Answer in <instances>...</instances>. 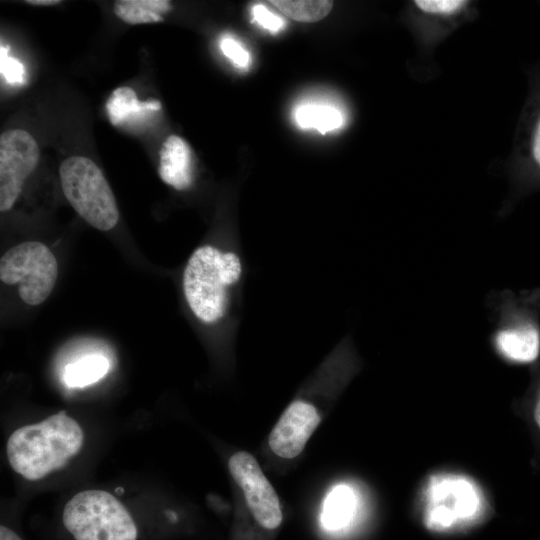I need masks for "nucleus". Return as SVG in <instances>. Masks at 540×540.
<instances>
[{
	"instance_id": "nucleus-1",
	"label": "nucleus",
	"mask_w": 540,
	"mask_h": 540,
	"mask_svg": "<svg viewBox=\"0 0 540 540\" xmlns=\"http://www.w3.org/2000/svg\"><path fill=\"white\" fill-rule=\"evenodd\" d=\"M246 272L245 257L237 244L197 247L182 275L183 295L193 316L208 326L236 323Z\"/></svg>"
},
{
	"instance_id": "nucleus-2",
	"label": "nucleus",
	"mask_w": 540,
	"mask_h": 540,
	"mask_svg": "<svg viewBox=\"0 0 540 540\" xmlns=\"http://www.w3.org/2000/svg\"><path fill=\"white\" fill-rule=\"evenodd\" d=\"M79 424L64 411L15 430L6 453L13 470L28 480H39L62 468L83 445Z\"/></svg>"
},
{
	"instance_id": "nucleus-3",
	"label": "nucleus",
	"mask_w": 540,
	"mask_h": 540,
	"mask_svg": "<svg viewBox=\"0 0 540 540\" xmlns=\"http://www.w3.org/2000/svg\"><path fill=\"white\" fill-rule=\"evenodd\" d=\"M75 540H136L137 528L127 509L110 493L86 490L74 495L62 515Z\"/></svg>"
},
{
	"instance_id": "nucleus-4",
	"label": "nucleus",
	"mask_w": 540,
	"mask_h": 540,
	"mask_svg": "<svg viewBox=\"0 0 540 540\" xmlns=\"http://www.w3.org/2000/svg\"><path fill=\"white\" fill-rule=\"evenodd\" d=\"M63 193L73 209L91 226L112 229L119 211L114 194L99 167L84 156H71L59 168Z\"/></svg>"
},
{
	"instance_id": "nucleus-5",
	"label": "nucleus",
	"mask_w": 540,
	"mask_h": 540,
	"mask_svg": "<svg viewBox=\"0 0 540 540\" xmlns=\"http://www.w3.org/2000/svg\"><path fill=\"white\" fill-rule=\"evenodd\" d=\"M57 276V260L41 242L18 244L0 259L1 281L8 285L18 284L19 296L28 305L44 302L52 292Z\"/></svg>"
},
{
	"instance_id": "nucleus-6",
	"label": "nucleus",
	"mask_w": 540,
	"mask_h": 540,
	"mask_svg": "<svg viewBox=\"0 0 540 540\" xmlns=\"http://www.w3.org/2000/svg\"><path fill=\"white\" fill-rule=\"evenodd\" d=\"M481 507L478 487L467 477L437 474L425 488L424 522L431 530H444L473 518Z\"/></svg>"
},
{
	"instance_id": "nucleus-7",
	"label": "nucleus",
	"mask_w": 540,
	"mask_h": 540,
	"mask_svg": "<svg viewBox=\"0 0 540 540\" xmlns=\"http://www.w3.org/2000/svg\"><path fill=\"white\" fill-rule=\"evenodd\" d=\"M228 467L258 524L269 530L278 528L283 520L280 501L256 458L239 451L230 457Z\"/></svg>"
},
{
	"instance_id": "nucleus-8",
	"label": "nucleus",
	"mask_w": 540,
	"mask_h": 540,
	"mask_svg": "<svg viewBox=\"0 0 540 540\" xmlns=\"http://www.w3.org/2000/svg\"><path fill=\"white\" fill-rule=\"evenodd\" d=\"M39 148L34 137L22 129L5 131L0 137V211L12 208L26 178L35 169Z\"/></svg>"
},
{
	"instance_id": "nucleus-9",
	"label": "nucleus",
	"mask_w": 540,
	"mask_h": 540,
	"mask_svg": "<svg viewBox=\"0 0 540 540\" xmlns=\"http://www.w3.org/2000/svg\"><path fill=\"white\" fill-rule=\"evenodd\" d=\"M321 420L316 407L296 399L289 404L269 434L268 444L278 457L293 459L304 449Z\"/></svg>"
},
{
	"instance_id": "nucleus-10",
	"label": "nucleus",
	"mask_w": 540,
	"mask_h": 540,
	"mask_svg": "<svg viewBox=\"0 0 540 540\" xmlns=\"http://www.w3.org/2000/svg\"><path fill=\"white\" fill-rule=\"evenodd\" d=\"M158 172L166 184L185 190L193 181L192 157L188 144L177 135H170L159 153Z\"/></svg>"
},
{
	"instance_id": "nucleus-11",
	"label": "nucleus",
	"mask_w": 540,
	"mask_h": 540,
	"mask_svg": "<svg viewBox=\"0 0 540 540\" xmlns=\"http://www.w3.org/2000/svg\"><path fill=\"white\" fill-rule=\"evenodd\" d=\"M495 344L507 359L528 363L534 361L540 351V333L532 324L509 327L497 332Z\"/></svg>"
},
{
	"instance_id": "nucleus-12",
	"label": "nucleus",
	"mask_w": 540,
	"mask_h": 540,
	"mask_svg": "<svg viewBox=\"0 0 540 540\" xmlns=\"http://www.w3.org/2000/svg\"><path fill=\"white\" fill-rule=\"evenodd\" d=\"M160 108L161 103L156 99L138 100L135 91L128 86L115 89L106 103L108 119L114 126L141 121Z\"/></svg>"
},
{
	"instance_id": "nucleus-13",
	"label": "nucleus",
	"mask_w": 540,
	"mask_h": 540,
	"mask_svg": "<svg viewBox=\"0 0 540 540\" xmlns=\"http://www.w3.org/2000/svg\"><path fill=\"white\" fill-rule=\"evenodd\" d=\"M293 115L299 127L314 129L322 134L337 130L344 123L341 110L326 104H302L296 107Z\"/></svg>"
},
{
	"instance_id": "nucleus-14",
	"label": "nucleus",
	"mask_w": 540,
	"mask_h": 540,
	"mask_svg": "<svg viewBox=\"0 0 540 540\" xmlns=\"http://www.w3.org/2000/svg\"><path fill=\"white\" fill-rule=\"evenodd\" d=\"M356 508L353 491L346 485L336 486L325 499L321 521L325 528L338 530L349 523Z\"/></svg>"
},
{
	"instance_id": "nucleus-15",
	"label": "nucleus",
	"mask_w": 540,
	"mask_h": 540,
	"mask_svg": "<svg viewBox=\"0 0 540 540\" xmlns=\"http://www.w3.org/2000/svg\"><path fill=\"white\" fill-rule=\"evenodd\" d=\"M171 8L167 0H120L114 4L116 16L131 25L161 22Z\"/></svg>"
},
{
	"instance_id": "nucleus-16",
	"label": "nucleus",
	"mask_w": 540,
	"mask_h": 540,
	"mask_svg": "<svg viewBox=\"0 0 540 540\" xmlns=\"http://www.w3.org/2000/svg\"><path fill=\"white\" fill-rule=\"evenodd\" d=\"M109 370L106 357L93 354L84 356L66 366L63 379L69 387H85L96 383Z\"/></svg>"
},
{
	"instance_id": "nucleus-17",
	"label": "nucleus",
	"mask_w": 540,
	"mask_h": 540,
	"mask_svg": "<svg viewBox=\"0 0 540 540\" xmlns=\"http://www.w3.org/2000/svg\"><path fill=\"white\" fill-rule=\"evenodd\" d=\"M270 3L288 18L306 23L323 19L333 6V2L327 0H272Z\"/></svg>"
},
{
	"instance_id": "nucleus-18",
	"label": "nucleus",
	"mask_w": 540,
	"mask_h": 540,
	"mask_svg": "<svg viewBox=\"0 0 540 540\" xmlns=\"http://www.w3.org/2000/svg\"><path fill=\"white\" fill-rule=\"evenodd\" d=\"M0 72L5 81L10 85H20L25 79L23 64L14 57L8 55V47L1 45L0 48Z\"/></svg>"
},
{
	"instance_id": "nucleus-19",
	"label": "nucleus",
	"mask_w": 540,
	"mask_h": 540,
	"mask_svg": "<svg viewBox=\"0 0 540 540\" xmlns=\"http://www.w3.org/2000/svg\"><path fill=\"white\" fill-rule=\"evenodd\" d=\"M222 53L235 65L241 68L247 67L250 62L248 51L233 37L224 36L220 40Z\"/></svg>"
},
{
	"instance_id": "nucleus-20",
	"label": "nucleus",
	"mask_w": 540,
	"mask_h": 540,
	"mask_svg": "<svg viewBox=\"0 0 540 540\" xmlns=\"http://www.w3.org/2000/svg\"><path fill=\"white\" fill-rule=\"evenodd\" d=\"M466 1L462 0H416L415 5L426 13L452 14L463 6Z\"/></svg>"
},
{
	"instance_id": "nucleus-21",
	"label": "nucleus",
	"mask_w": 540,
	"mask_h": 540,
	"mask_svg": "<svg viewBox=\"0 0 540 540\" xmlns=\"http://www.w3.org/2000/svg\"><path fill=\"white\" fill-rule=\"evenodd\" d=\"M252 16L262 28L273 33L280 31L285 26V22L280 16L272 13L262 4H256L252 7Z\"/></svg>"
},
{
	"instance_id": "nucleus-22",
	"label": "nucleus",
	"mask_w": 540,
	"mask_h": 540,
	"mask_svg": "<svg viewBox=\"0 0 540 540\" xmlns=\"http://www.w3.org/2000/svg\"><path fill=\"white\" fill-rule=\"evenodd\" d=\"M532 155L536 163L540 166V117L538 119L532 141Z\"/></svg>"
},
{
	"instance_id": "nucleus-23",
	"label": "nucleus",
	"mask_w": 540,
	"mask_h": 540,
	"mask_svg": "<svg viewBox=\"0 0 540 540\" xmlns=\"http://www.w3.org/2000/svg\"><path fill=\"white\" fill-rule=\"evenodd\" d=\"M0 540H22L15 532L6 526L0 527Z\"/></svg>"
},
{
	"instance_id": "nucleus-24",
	"label": "nucleus",
	"mask_w": 540,
	"mask_h": 540,
	"mask_svg": "<svg viewBox=\"0 0 540 540\" xmlns=\"http://www.w3.org/2000/svg\"><path fill=\"white\" fill-rule=\"evenodd\" d=\"M27 4L35 6H52L61 3L59 0H28Z\"/></svg>"
},
{
	"instance_id": "nucleus-25",
	"label": "nucleus",
	"mask_w": 540,
	"mask_h": 540,
	"mask_svg": "<svg viewBox=\"0 0 540 540\" xmlns=\"http://www.w3.org/2000/svg\"><path fill=\"white\" fill-rule=\"evenodd\" d=\"M534 419L537 425L540 427V393L534 409Z\"/></svg>"
}]
</instances>
